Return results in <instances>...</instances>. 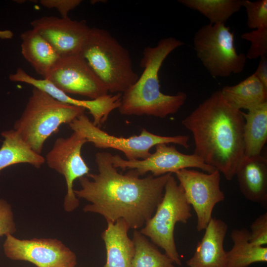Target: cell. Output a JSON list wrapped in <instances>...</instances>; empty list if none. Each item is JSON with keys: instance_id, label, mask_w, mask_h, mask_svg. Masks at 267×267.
I'll return each mask as SVG.
<instances>
[{"instance_id": "1", "label": "cell", "mask_w": 267, "mask_h": 267, "mask_svg": "<svg viewBox=\"0 0 267 267\" xmlns=\"http://www.w3.org/2000/svg\"><path fill=\"white\" fill-rule=\"evenodd\" d=\"M112 155L108 152L96 153L98 173L80 178L81 187L74 190L75 194L90 203L84 207V212L98 214L107 222L123 219L130 229L137 230L154 214L172 174L159 177L150 174L143 178L130 171L122 174L113 166Z\"/></svg>"}, {"instance_id": "2", "label": "cell", "mask_w": 267, "mask_h": 267, "mask_svg": "<svg viewBox=\"0 0 267 267\" xmlns=\"http://www.w3.org/2000/svg\"><path fill=\"white\" fill-rule=\"evenodd\" d=\"M242 112L230 106L217 90L181 121L192 134L193 153L227 180L235 176L245 156Z\"/></svg>"}, {"instance_id": "3", "label": "cell", "mask_w": 267, "mask_h": 267, "mask_svg": "<svg viewBox=\"0 0 267 267\" xmlns=\"http://www.w3.org/2000/svg\"><path fill=\"white\" fill-rule=\"evenodd\" d=\"M184 43L169 37L161 39L153 47H145L140 65L143 69L135 83L122 93L118 110L123 115H147L160 118L176 113L187 99L182 91L168 95L160 90L159 72L164 60Z\"/></svg>"}, {"instance_id": "4", "label": "cell", "mask_w": 267, "mask_h": 267, "mask_svg": "<svg viewBox=\"0 0 267 267\" xmlns=\"http://www.w3.org/2000/svg\"><path fill=\"white\" fill-rule=\"evenodd\" d=\"M82 55L111 93H123L139 77L128 50L105 29L91 28Z\"/></svg>"}, {"instance_id": "5", "label": "cell", "mask_w": 267, "mask_h": 267, "mask_svg": "<svg viewBox=\"0 0 267 267\" xmlns=\"http://www.w3.org/2000/svg\"><path fill=\"white\" fill-rule=\"evenodd\" d=\"M85 110L62 103L34 87L13 129L35 152L41 154L46 139L57 132L61 125H69L85 114Z\"/></svg>"}, {"instance_id": "6", "label": "cell", "mask_w": 267, "mask_h": 267, "mask_svg": "<svg viewBox=\"0 0 267 267\" xmlns=\"http://www.w3.org/2000/svg\"><path fill=\"white\" fill-rule=\"evenodd\" d=\"M192 217L191 206L184 190L171 174L165 186L163 198L152 217L140 232L163 249L175 265H181L174 238L177 223H186Z\"/></svg>"}, {"instance_id": "7", "label": "cell", "mask_w": 267, "mask_h": 267, "mask_svg": "<svg viewBox=\"0 0 267 267\" xmlns=\"http://www.w3.org/2000/svg\"><path fill=\"white\" fill-rule=\"evenodd\" d=\"M193 43L197 58L213 77L240 74L247 61L234 45V32L225 24H206L194 34Z\"/></svg>"}, {"instance_id": "8", "label": "cell", "mask_w": 267, "mask_h": 267, "mask_svg": "<svg viewBox=\"0 0 267 267\" xmlns=\"http://www.w3.org/2000/svg\"><path fill=\"white\" fill-rule=\"evenodd\" d=\"M74 132L85 138L99 149H113L123 152L127 160H143L150 156L152 147L160 143H173L187 149L189 136L184 135L162 136L153 134L142 129L138 135L129 137H118L111 135L94 125L85 114L69 124Z\"/></svg>"}, {"instance_id": "9", "label": "cell", "mask_w": 267, "mask_h": 267, "mask_svg": "<svg viewBox=\"0 0 267 267\" xmlns=\"http://www.w3.org/2000/svg\"><path fill=\"white\" fill-rule=\"evenodd\" d=\"M86 143L85 138L73 132L67 137L58 138L44 158L50 168L64 177L67 192L63 206L67 212L74 211L80 204L73 188L75 180L89 173L90 169L81 154L82 148Z\"/></svg>"}, {"instance_id": "10", "label": "cell", "mask_w": 267, "mask_h": 267, "mask_svg": "<svg viewBox=\"0 0 267 267\" xmlns=\"http://www.w3.org/2000/svg\"><path fill=\"white\" fill-rule=\"evenodd\" d=\"M175 174L188 203L195 212L197 230H204L212 218L215 205L225 199V195L220 188V172L216 170L205 173L186 168Z\"/></svg>"}, {"instance_id": "11", "label": "cell", "mask_w": 267, "mask_h": 267, "mask_svg": "<svg viewBox=\"0 0 267 267\" xmlns=\"http://www.w3.org/2000/svg\"><path fill=\"white\" fill-rule=\"evenodd\" d=\"M3 244L7 258L30 262L37 267H75V254L56 238L20 239L8 234Z\"/></svg>"}, {"instance_id": "12", "label": "cell", "mask_w": 267, "mask_h": 267, "mask_svg": "<svg viewBox=\"0 0 267 267\" xmlns=\"http://www.w3.org/2000/svg\"><path fill=\"white\" fill-rule=\"evenodd\" d=\"M160 143L155 146V151L143 160L130 161L124 159L119 155H112L113 166L123 170H129L133 174L140 177L148 172L154 177L176 173L186 168H199L208 173L216 170L205 164L194 153L185 154L178 151L175 145Z\"/></svg>"}, {"instance_id": "13", "label": "cell", "mask_w": 267, "mask_h": 267, "mask_svg": "<svg viewBox=\"0 0 267 267\" xmlns=\"http://www.w3.org/2000/svg\"><path fill=\"white\" fill-rule=\"evenodd\" d=\"M67 94L95 99L108 91L82 55L62 57L45 79Z\"/></svg>"}, {"instance_id": "14", "label": "cell", "mask_w": 267, "mask_h": 267, "mask_svg": "<svg viewBox=\"0 0 267 267\" xmlns=\"http://www.w3.org/2000/svg\"><path fill=\"white\" fill-rule=\"evenodd\" d=\"M61 57L82 54L91 28L85 20L66 17L43 16L31 22Z\"/></svg>"}, {"instance_id": "15", "label": "cell", "mask_w": 267, "mask_h": 267, "mask_svg": "<svg viewBox=\"0 0 267 267\" xmlns=\"http://www.w3.org/2000/svg\"><path fill=\"white\" fill-rule=\"evenodd\" d=\"M9 79L32 85L47 93L57 100L69 105L87 109L93 118V124L100 127L107 120L110 113L120 105L122 94H107L95 99L81 100L70 96L46 79H37L28 75L23 69L18 68Z\"/></svg>"}, {"instance_id": "16", "label": "cell", "mask_w": 267, "mask_h": 267, "mask_svg": "<svg viewBox=\"0 0 267 267\" xmlns=\"http://www.w3.org/2000/svg\"><path fill=\"white\" fill-rule=\"evenodd\" d=\"M228 226L222 220L212 218L193 255L188 260V267H226V252L223 242Z\"/></svg>"}, {"instance_id": "17", "label": "cell", "mask_w": 267, "mask_h": 267, "mask_svg": "<svg viewBox=\"0 0 267 267\" xmlns=\"http://www.w3.org/2000/svg\"><path fill=\"white\" fill-rule=\"evenodd\" d=\"M235 176L239 189L249 201L265 204L267 202V160L261 155L244 156Z\"/></svg>"}, {"instance_id": "18", "label": "cell", "mask_w": 267, "mask_h": 267, "mask_svg": "<svg viewBox=\"0 0 267 267\" xmlns=\"http://www.w3.org/2000/svg\"><path fill=\"white\" fill-rule=\"evenodd\" d=\"M101 233L106 252L103 267H131L134 254V245L128 234L130 227L123 219L115 222H108Z\"/></svg>"}, {"instance_id": "19", "label": "cell", "mask_w": 267, "mask_h": 267, "mask_svg": "<svg viewBox=\"0 0 267 267\" xmlns=\"http://www.w3.org/2000/svg\"><path fill=\"white\" fill-rule=\"evenodd\" d=\"M21 53L37 74L45 79L61 57L52 45L35 29L21 35Z\"/></svg>"}, {"instance_id": "20", "label": "cell", "mask_w": 267, "mask_h": 267, "mask_svg": "<svg viewBox=\"0 0 267 267\" xmlns=\"http://www.w3.org/2000/svg\"><path fill=\"white\" fill-rule=\"evenodd\" d=\"M220 91L224 100L238 110H248L267 102V88L254 73L235 85L223 87Z\"/></svg>"}, {"instance_id": "21", "label": "cell", "mask_w": 267, "mask_h": 267, "mask_svg": "<svg viewBox=\"0 0 267 267\" xmlns=\"http://www.w3.org/2000/svg\"><path fill=\"white\" fill-rule=\"evenodd\" d=\"M4 139L0 148V175L4 169L14 165L26 163L40 168L45 158L35 152L14 129L2 132Z\"/></svg>"}, {"instance_id": "22", "label": "cell", "mask_w": 267, "mask_h": 267, "mask_svg": "<svg viewBox=\"0 0 267 267\" xmlns=\"http://www.w3.org/2000/svg\"><path fill=\"white\" fill-rule=\"evenodd\" d=\"M230 235L233 246L226 252V267H248L254 263L267 262V247L252 244L247 228L233 229Z\"/></svg>"}, {"instance_id": "23", "label": "cell", "mask_w": 267, "mask_h": 267, "mask_svg": "<svg viewBox=\"0 0 267 267\" xmlns=\"http://www.w3.org/2000/svg\"><path fill=\"white\" fill-rule=\"evenodd\" d=\"M242 112L245 156L261 154L267 140V102Z\"/></svg>"}, {"instance_id": "24", "label": "cell", "mask_w": 267, "mask_h": 267, "mask_svg": "<svg viewBox=\"0 0 267 267\" xmlns=\"http://www.w3.org/2000/svg\"><path fill=\"white\" fill-rule=\"evenodd\" d=\"M185 7L196 10L210 23H224L243 7L244 0H178Z\"/></svg>"}, {"instance_id": "25", "label": "cell", "mask_w": 267, "mask_h": 267, "mask_svg": "<svg viewBox=\"0 0 267 267\" xmlns=\"http://www.w3.org/2000/svg\"><path fill=\"white\" fill-rule=\"evenodd\" d=\"M132 240L135 251L131 267H176L173 262L140 231L134 230Z\"/></svg>"}, {"instance_id": "26", "label": "cell", "mask_w": 267, "mask_h": 267, "mask_svg": "<svg viewBox=\"0 0 267 267\" xmlns=\"http://www.w3.org/2000/svg\"><path fill=\"white\" fill-rule=\"evenodd\" d=\"M249 28L258 29L267 27V0L251 1L244 0Z\"/></svg>"}, {"instance_id": "27", "label": "cell", "mask_w": 267, "mask_h": 267, "mask_svg": "<svg viewBox=\"0 0 267 267\" xmlns=\"http://www.w3.org/2000/svg\"><path fill=\"white\" fill-rule=\"evenodd\" d=\"M241 38L251 43V46L245 54L247 59L267 56V27L245 32L241 35Z\"/></svg>"}, {"instance_id": "28", "label": "cell", "mask_w": 267, "mask_h": 267, "mask_svg": "<svg viewBox=\"0 0 267 267\" xmlns=\"http://www.w3.org/2000/svg\"><path fill=\"white\" fill-rule=\"evenodd\" d=\"M16 230L12 207L7 201L0 197V237L13 235Z\"/></svg>"}, {"instance_id": "29", "label": "cell", "mask_w": 267, "mask_h": 267, "mask_svg": "<svg viewBox=\"0 0 267 267\" xmlns=\"http://www.w3.org/2000/svg\"><path fill=\"white\" fill-rule=\"evenodd\" d=\"M249 241L255 246L267 245V213L259 216L251 224Z\"/></svg>"}, {"instance_id": "30", "label": "cell", "mask_w": 267, "mask_h": 267, "mask_svg": "<svg viewBox=\"0 0 267 267\" xmlns=\"http://www.w3.org/2000/svg\"><path fill=\"white\" fill-rule=\"evenodd\" d=\"M41 4L48 8L56 9L61 17H68L69 11L75 9L82 2L81 0H41Z\"/></svg>"}, {"instance_id": "31", "label": "cell", "mask_w": 267, "mask_h": 267, "mask_svg": "<svg viewBox=\"0 0 267 267\" xmlns=\"http://www.w3.org/2000/svg\"><path fill=\"white\" fill-rule=\"evenodd\" d=\"M262 83L267 88V58L261 57L258 66L254 73Z\"/></svg>"}, {"instance_id": "32", "label": "cell", "mask_w": 267, "mask_h": 267, "mask_svg": "<svg viewBox=\"0 0 267 267\" xmlns=\"http://www.w3.org/2000/svg\"><path fill=\"white\" fill-rule=\"evenodd\" d=\"M13 37V33L9 30L0 31V38L2 39H11Z\"/></svg>"}]
</instances>
